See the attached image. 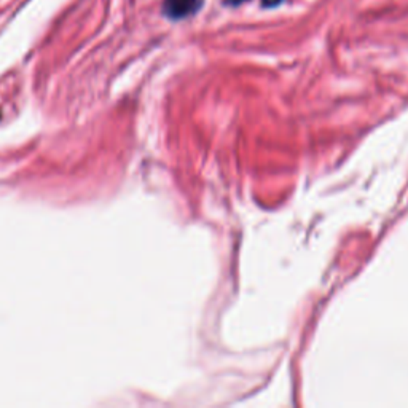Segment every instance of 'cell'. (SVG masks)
<instances>
[{
  "label": "cell",
  "instance_id": "obj_3",
  "mask_svg": "<svg viewBox=\"0 0 408 408\" xmlns=\"http://www.w3.org/2000/svg\"><path fill=\"white\" fill-rule=\"evenodd\" d=\"M242 2H246V0H227V3H231V5H240Z\"/></svg>",
  "mask_w": 408,
  "mask_h": 408
},
{
  "label": "cell",
  "instance_id": "obj_2",
  "mask_svg": "<svg viewBox=\"0 0 408 408\" xmlns=\"http://www.w3.org/2000/svg\"><path fill=\"white\" fill-rule=\"evenodd\" d=\"M281 2H283V0H262V5L265 8H272V7H278Z\"/></svg>",
  "mask_w": 408,
  "mask_h": 408
},
{
  "label": "cell",
  "instance_id": "obj_1",
  "mask_svg": "<svg viewBox=\"0 0 408 408\" xmlns=\"http://www.w3.org/2000/svg\"><path fill=\"white\" fill-rule=\"evenodd\" d=\"M204 0H164L163 15L173 21L190 18L201 10Z\"/></svg>",
  "mask_w": 408,
  "mask_h": 408
}]
</instances>
